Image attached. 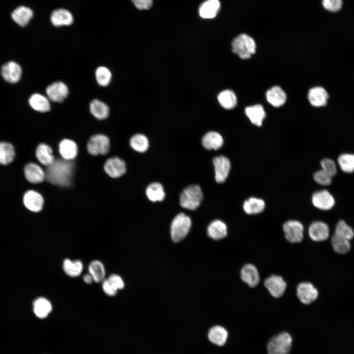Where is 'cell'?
I'll list each match as a JSON object with an SVG mask.
<instances>
[{"mask_svg":"<svg viewBox=\"0 0 354 354\" xmlns=\"http://www.w3.org/2000/svg\"><path fill=\"white\" fill-rule=\"evenodd\" d=\"M213 163L216 182L220 183L224 182L229 175L231 168L229 160L224 156H219L213 158Z\"/></svg>","mask_w":354,"mask_h":354,"instance_id":"obj_12","label":"cell"},{"mask_svg":"<svg viewBox=\"0 0 354 354\" xmlns=\"http://www.w3.org/2000/svg\"><path fill=\"white\" fill-rule=\"evenodd\" d=\"M87 149L92 155H105L110 149V140L105 135L98 134L91 136L87 143Z\"/></svg>","mask_w":354,"mask_h":354,"instance_id":"obj_6","label":"cell"},{"mask_svg":"<svg viewBox=\"0 0 354 354\" xmlns=\"http://www.w3.org/2000/svg\"><path fill=\"white\" fill-rule=\"evenodd\" d=\"M89 108L91 114L97 119H106L109 115V106L98 99H94L90 102Z\"/></svg>","mask_w":354,"mask_h":354,"instance_id":"obj_25","label":"cell"},{"mask_svg":"<svg viewBox=\"0 0 354 354\" xmlns=\"http://www.w3.org/2000/svg\"><path fill=\"white\" fill-rule=\"evenodd\" d=\"M240 276L242 280L250 287H256L260 281L259 272L252 264H246L242 267Z\"/></svg>","mask_w":354,"mask_h":354,"instance_id":"obj_19","label":"cell"},{"mask_svg":"<svg viewBox=\"0 0 354 354\" xmlns=\"http://www.w3.org/2000/svg\"><path fill=\"white\" fill-rule=\"evenodd\" d=\"M331 243L334 250L338 253L344 254L349 251L351 245L349 240L335 234L333 236Z\"/></svg>","mask_w":354,"mask_h":354,"instance_id":"obj_41","label":"cell"},{"mask_svg":"<svg viewBox=\"0 0 354 354\" xmlns=\"http://www.w3.org/2000/svg\"><path fill=\"white\" fill-rule=\"evenodd\" d=\"M62 267L64 272L68 276L76 277L79 276L83 269V264L79 260L72 261L68 259L63 262Z\"/></svg>","mask_w":354,"mask_h":354,"instance_id":"obj_35","label":"cell"},{"mask_svg":"<svg viewBox=\"0 0 354 354\" xmlns=\"http://www.w3.org/2000/svg\"><path fill=\"white\" fill-rule=\"evenodd\" d=\"M292 344V338L287 332H283L272 337L268 342V354H289Z\"/></svg>","mask_w":354,"mask_h":354,"instance_id":"obj_3","label":"cell"},{"mask_svg":"<svg viewBox=\"0 0 354 354\" xmlns=\"http://www.w3.org/2000/svg\"><path fill=\"white\" fill-rule=\"evenodd\" d=\"M130 145L133 149L139 152H145L149 146L147 137L142 134L133 136L130 139Z\"/></svg>","mask_w":354,"mask_h":354,"instance_id":"obj_40","label":"cell"},{"mask_svg":"<svg viewBox=\"0 0 354 354\" xmlns=\"http://www.w3.org/2000/svg\"><path fill=\"white\" fill-rule=\"evenodd\" d=\"M51 21L55 27L69 26L72 24L73 18L68 10L58 9L54 10L51 14Z\"/></svg>","mask_w":354,"mask_h":354,"instance_id":"obj_21","label":"cell"},{"mask_svg":"<svg viewBox=\"0 0 354 354\" xmlns=\"http://www.w3.org/2000/svg\"><path fill=\"white\" fill-rule=\"evenodd\" d=\"M308 100L310 104L315 107H321L325 105L328 98L327 91L321 87H315L311 88L308 94Z\"/></svg>","mask_w":354,"mask_h":354,"instance_id":"obj_20","label":"cell"},{"mask_svg":"<svg viewBox=\"0 0 354 354\" xmlns=\"http://www.w3.org/2000/svg\"><path fill=\"white\" fill-rule=\"evenodd\" d=\"M35 155L40 163L48 166L55 160L52 148L48 145L40 144L36 148Z\"/></svg>","mask_w":354,"mask_h":354,"instance_id":"obj_28","label":"cell"},{"mask_svg":"<svg viewBox=\"0 0 354 354\" xmlns=\"http://www.w3.org/2000/svg\"><path fill=\"white\" fill-rule=\"evenodd\" d=\"M45 91L46 96L51 101L58 103L63 101L69 94L67 86L61 81L51 84L46 88Z\"/></svg>","mask_w":354,"mask_h":354,"instance_id":"obj_7","label":"cell"},{"mask_svg":"<svg viewBox=\"0 0 354 354\" xmlns=\"http://www.w3.org/2000/svg\"><path fill=\"white\" fill-rule=\"evenodd\" d=\"M223 139L222 136L218 132L210 131L206 133L202 139V144L207 149L217 150L223 144Z\"/></svg>","mask_w":354,"mask_h":354,"instance_id":"obj_27","label":"cell"},{"mask_svg":"<svg viewBox=\"0 0 354 354\" xmlns=\"http://www.w3.org/2000/svg\"><path fill=\"white\" fill-rule=\"evenodd\" d=\"M33 17V12L29 7L21 6L16 8L11 14L14 21L21 27H25Z\"/></svg>","mask_w":354,"mask_h":354,"instance_id":"obj_26","label":"cell"},{"mask_svg":"<svg viewBox=\"0 0 354 354\" xmlns=\"http://www.w3.org/2000/svg\"><path fill=\"white\" fill-rule=\"evenodd\" d=\"M265 206V203L263 200L252 197L244 202L243 207L247 214H256L262 212Z\"/></svg>","mask_w":354,"mask_h":354,"instance_id":"obj_37","label":"cell"},{"mask_svg":"<svg viewBox=\"0 0 354 354\" xmlns=\"http://www.w3.org/2000/svg\"><path fill=\"white\" fill-rule=\"evenodd\" d=\"M220 105L225 109L230 110L235 108L237 104V98L234 92L230 89L221 91L217 96Z\"/></svg>","mask_w":354,"mask_h":354,"instance_id":"obj_34","label":"cell"},{"mask_svg":"<svg viewBox=\"0 0 354 354\" xmlns=\"http://www.w3.org/2000/svg\"><path fill=\"white\" fill-rule=\"evenodd\" d=\"M312 202L316 207L324 210L330 209L335 205L333 196L326 190L314 193L312 197Z\"/></svg>","mask_w":354,"mask_h":354,"instance_id":"obj_11","label":"cell"},{"mask_svg":"<svg viewBox=\"0 0 354 354\" xmlns=\"http://www.w3.org/2000/svg\"><path fill=\"white\" fill-rule=\"evenodd\" d=\"M15 157L13 146L6 142H0V164L7 165L10 164Z\"/></svg>","mask_w":354,"mask_h":354,"instance_id":"obj_33","label":"cell"},{"mask_svg":"<svg viewBox=\"0 0 354 354\" xmlns=\"http://www.w3.org/2000/svg\"><path fill=\"white\" fill-rule=\"evenodd\" d=\"M220 8V3L218 0H207L200 6L199 15L204 19H212L216 16Z\"/></svg>","mask_w":354,"mask_h":354,"instance_id":"obj_24","label":"cell"},{"mask_svg":"<svg viewBox=\"0 0 354 354\" xmlns=\"http://www.w3.org/2000/svg\"><path fill=\"white\" fill-rule=\"evenodd\" d=\"M146 194L149 200L152 202L162 201L165 196L162 185L158 182L149 184L147 188Z\"/></svg>","mask_w":354,"mask_h":354,"instance_id":"obj_38","label":"cell"},{"mask_svg":"<svg viewBox=\"0 0 354 354\" xmlns=\"http://www.w3.org/2000/svg\"><path fill=\"white\" fill-rule=\"evenodd\" d=\"M322 170L331 177L337 173V167L335 162L330 158H324L321 161Z\"/></svg>","mask_w":354,"mask_h":354,"instance_id":"obj_45","label":"cell"},{"mask_svg":"<svg viewBox=\"0 0 354 354\" xmlns=\"http://www.w3.org/2000/svg\"><path fill=\"white\" fill-rule=\"evenodd\" d=\"M207 234L210 237L214 240L223 238L227 235V226L221 220H214L208 226Z\"/></svg>","mask_w":354,"mask_h":354,"instance_id":"obj_32","label":"cell"},{"mask_svg":"<svg viewBox=\"0 0 354 354\" xmlns=\"http://www.w3.org/2000/svg\"><path fill=\"white\" fill-rule=\"evenodd\" d=\"M245 112L253 124L258 126L262 125L266 116L264 109L262 105L257 104L247 107L245 108Z\"/></svg>","mask_w":354,"mask_h":354,"instance_id":"obj_30","label":"cell"},{"mask_svg":"<svg viewBox=\"0 0 354 354\" xmlns=\"http://www.w3.org/2000/svg\"><path fill=\"white\" fill-rule=\"evenodd\" d=\"M338 163L342 171L351 173L354 171V154L343 153L338 157Z\"/></svg>","mask_w":354,"mask_h":354,"instance_id":"obj_42","label":"cell"},{"mask_svg":"<svg viewBox=\"0 0 354 354\" xmlns=\"http://www.w3.org/2000/svg\"><path fill=\"white\" fill-rule=\"evenodd\" d=\"M59 152L63 159L71 161L77 155V146L73 141L64 139L59 144Z\"/></svg>","mask_w":354,"mask_h":354,"instance_id":"obj_22","label":"cell"},{"mask_svg":"<svg viewBox=\"0 0 354 354\" xmlns=\"http://www.w3.org/2000/svg\"><path fill=\"white\" fill-rule=\"evenodd\" d=\"M83 280L86 284H91L94 281L92 276L89 273L84 276Z\"/></svg>","mask_w":354,"mask_h":354,"instance_id":"obj_50","label":"cell"},{"mask_svg":"<svg viewBox=\"0 0 354 354\" xmlns=\"http://www.w3.org/2000/svg\"><path fill=\"white\" fill-rule=\"evenodd\" d=\"M266 98L273 106L280 107L286 102L287 96L284 91L279 86H274L267 90Z\"/></svg>","mask_w":354,"mask_h":354,"instance_id":"obj_23","label":"cell"},{"mask_svg":"<svg viewBox=\"0 0 354 354\" xmlns=\"http://www.w3.org/2000/svg\"><path fill=\"white\" fill-rule=\"evenodd\" d=\"M102 289L104 292L109 296L115 295L118 291L108 279H105L102 282Z\"/></svg>","mask_w":354,"mask_h":354,"instance_id":"obj_47","label":"cell"},{"mask_svg":"<svg viewBox=\"0 0 354 354\" xmlns=\"http://www.w3.org/2000/svg\"><path fill=\"white\" fill-rule=\"evenodd\" d=\"M106 173L113 178H118L125 174L126 171L124 162L118 157L108 159L104 164Z\"/></svg>","mask_w":354,"mask_h":354,"instance_id":"obj_15","label":"cell"},{"mask_svg":"<svg viewBox=\"0 0 354 354\" xmlns=\"http://www.w3.org/2000/svg\"><path fill=\"white\" fill-rule=\"evenodd\" d=\"M1 74L3 79L11 84L18 83L21 79L22 70L17 62L10 61L3 64L1 68Z\"/></svg>","mask_w":354,"mask_h":354,"instance_id":"obj_10","label":"cell"},{"mask_svg":"<svg viewBox=\"0 0 354 354\" xmlns=\"http://www.w3.org/2000/svg\"><path fill=\"white\" fill-rule=\"evenodd\" d=\"M283 231L287 240L291 243L300 242L303 237L304 228L296 220H289L283 225Z\"/></svg>","mask_w":354,"mask_h":354,"instance_id":"obj_8","label":"cell"},{"mask_svg":"<svg viewBox=\"0 0 354 354\" xmlns=\"http://www.w3.org/2000/svg\"><path fill=\"white\" fill-rule=\"evenodd\" d=\"M135 6L139 9H148L152 4V0H132Z\"/></svg>","mask_w":354,"mask_h":354,"instance_id":"obj_49","label":"cell"},{"mask_svg":"<svg viewBox=\"0 0 354 354\" xmlns=\"http://www.w3.org/2000/svg\"><path fill=\"white\" fill-rule=\"evenodd\" d=\"M322 4L327 10L335 12L339 11L342 6V0H322Z\"/></svg>","mask_w":354,"mask_h":354,"instance_id":"obj_46","label":"cell"},{"mask_svg":"<svg viewBox=\"0 0 354 354\" xmlns=\"http://www.w3.org/2000/svg\"><path fill=\"white\" fill-rule=\"evenodd\" d=\"M296 295L301 303L309 304L318 298V292L312 283L304 282L298 285Z\"/></svg>","mask_w":354,"mask_h":354,"instance_id":"obj_9","label":"cell"},{"mask_svg":"<svg viewBox=\"0 0 354 354\" xmlns=\"http://www.w3.org/2000/svg\"><path fill=\"white\" fill-rule=\"evenodd\" d=\"M74 164L69 160L57 159L47 166L45 173V178L51 183L67 186L71 184Z\"/></svg>","mask_w":354,"mask_h":354,"instance_id":"obj_1","label":"cell"},{"mask_svg":"<svg viewBox=\"0 0 354 354\" xmlns=\"http://www.w3.org/2000/svg\"><path fill=\"white\" fill-rule=\"evenodd\" d=\"M29 104L34 110L46 113L51 109V101L46 95L39 93L32 94L29 98Z\"/></svg>","mask_w":354,"mask_h":354,"instance_id":"obj_18","label":"cell"},{"mask_svg":"<svg viewBox=\"0 0 354 354\" xmlns=\"http://www.w3.org/2000/svg\"><path fill=\"white\" fill-rule=\"evenodd\" d=\"M34 314L39 318H46L52 310L51 303L44 297H39L35 300L33 304Z\"/></svg>","mask_w":354,"mask_h":354,"instance_id":"obj_31","label":"cell"},{"mask_svg":"<svg viewBox=\"0 0 354 354\" xmlns=\"http://www.w3.org/2000/svg\"><path fill=\"white\" fill-rule=\"evenodd\" d=\"M24 171L26 178L30 183H39L45 178V171L34 163L30 162L26 164Z\"/></svg>","mask_w":354,"mask_h":354,"instance_id":"obj_17","label":"cell"},{"mask_svg":"<svg viewBox=\"0 0 354 354\" xmlns=\"http://www.w3.org/2000/svg\"><path fill=\"white\" fill-rule=\"evenodd\" d=\"M107 279L118 290H121L124 287V283L122 278L118 274H113Z\"/></svg>","mask_w":354,"mask_h":354,"instance_id":"obj_48","label":"cell"},{"mask_svg":"<svg viewBox=\"0 0 354 354\" xmlns=\"http://www.w3.org/2000/svg\"><path fill=\"white\" fill-rule=\"evenodd\" d=\"M23 201L25 206L31 211L39 212L43 208V198L40 193L35 191H27L24 195Z\"/></svg>","mask_w":354,"mask_h":354,"instance_id":"obj_14","label":"cell"},{"mask_svg":"<svg viewBox=\"0 0 354 354\" xmlns=\"http://www.w3.org/2000/svg\"><path fill=\"white\" fill-rule=\"evenodd\" d=\"M233 52L242 59H248L256 52V45L254 40L246 34L242 33L233 40Z\"/></svg>","mask_w":354,"mask_h":354,"instance_id":"obj_2","label":"cell"},{"mask_svg":"<svg viewBox=\"0 0 354 354\" xmlns=\"http://www.w3.org/2000/svg\"><path fill=\"white\" fill-rule=\"evenodd\" d=\"M191 226L190 218L183 213H179L174 218L171 226L172 240L178 242L183 239L189 232Z\"/></svg>","mask_w":354,"mask_h":354,"instance_id":"obj_5","label":"cell"},{"mask_svg":"<svg viewBox=\"0 0 354 354\" xmlns=\"http://www.w3.org/2000/svg\"><path fill=\"white\" fill-rule=\"evenodd\" d=\"M310 237L315 241L326 240L329 236V230L328 225L322 221H315L310 225L308 229Z\"/></svg>","mask_w":354,"mask_h":354,"instance_id":"obj_16","label":"cell"},{"mask_svg":"<svg viewBox=\"0 0 354 354\" xmlns=\"http://www.w3.org/2000/svg\"><path fill=\"white\" fill-rule=\"evenodd\" d=\"M228 333L227 330L220 325L212 327L208 333V338L212 343L219 346H223L227 340Z\"/></svg>","mask_w":354,"mask_h":354,"instance_id":"obj_29","label":"cell"},{"mask_svg":"<svg viewBox=\"0 0 354 354\" xmlns=\"http://www.w3.org/2000/svg\"><path fill=\"white\" fill-rule=\"evenodd\" d=\"M335 234L349 240L354 236L353 229L344 220L338 222L336 226Z\"/></svg>","mask_w":354,"mask_h":354,"instance_id":"obj_43","label":"cell"},{"mask_svg":"<svg viewBox=\"0 0 354 354\" xmlns=\"http://www.w3.org/2000/svg\"><path fill=\"white\" fill-rule=\"evenodd\" d=\"M331 177L322 169L316 172L313 175L315 181L319 184L327 186L331 184Z\"/></svg>","mask_w":354,"mask_h":354,"instance_id":"obj_44","label":"cell"},{"mask_svg":"<svg viewBox=\"0 0 354 354\" xmlns=\"http://www.w3.org/2000/svg\"><path fill=\"white\" fill-rule=\"evenodd\" d=\"M88 272L93 281L96 283L102 282L105 279V267L100 261H92L88 266Z\"/></svg>","mask_w":354,"mask_h":354,"instance_id":"obj_36","label":"cell"},{"mask_svg":"<svg viewBox=\"0 0 354 354\" xmlns=\"http://www.w3.org/2000/svg\"><path fill=\"white\" fill-rule=\"evenodd\" d=\"M203 193L198 185H191L184 189L180 196V206L190 210L196 209L200 205Z\"/></svg>","mask_w":354,"mask_h":354,"instance_id":"obj_4","label":"cell"},{"mask_svg":"<svg viewBox=\"0 0 354 354\" xmlns=\"http://www.w3.org/2000/svg\"><path fill=\"white\" fill-rule=\"evenodd\" d=\"M264 284L271 295L276 298L283 295L287 286L283 278L276 275H271L266 278Z\"/></svg>","mask_w":354,"mask_h":354,"instance_id":"obj_13","label":"cell"},{"mask_svg":"<svg viewBox=\"0 0 354 354\" xmlns=\"http://www.w3.org/2000/svg\"><path fill=\"white\" fill-rule=\"evenodd\" d=\"M95 77L96 81L99 86L107 87L111 82L112 74L108 67L100 66L95 70Z\"/></svg>","mask_w":354,"mask_h":354,"instance_id":"obj_39","label":"cell"}]
</instances>
